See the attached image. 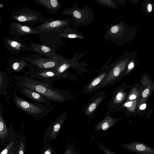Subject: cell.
Masks as SVG:
<instances>
[{"label":"cell","mask_w":154,"mask_h":154,"mask_svg":"<svg viewBox=\"0 0 154 154\" xmlns=\"http://www.w3.org/2000/svg\"><path fill=\"white\" fill-rule=\"evenodd\" d=\"M134 66V63L133 62H131L128 65V68L130 69L132 68Z\"/></svg>","instance_id":"f546056e"},{"label":"cell","mask_w":154,"mask_h":154,"mask_svg":"<svg viewBox=\"0 0 154 154\" xmlns=\"http://www.w3.org/2000/svg\"><path fill=\"white\" fill-rule=\"evenodd\" d=\"M64 154H76V152L71 147H68L66 150Z\"/></svg>","instance_id":"d6986e66"},{"label":"cell","mask_w":154,"mask_h":154,"mask_svg":"<svg viewBox=\"0 0 154 154\" xmlns=\"http://www.w3.org/2000/svg\"><path fill=\"white\" fill-rule=\"evenodd\" d=\"M83 56V53L76 52L72 59H65L63 61L60 62L55 70L58 73L63 74L67 71L68 69L71 68L75 70L79 74L81 72L82 63L79 61Z\"/></svg>","instance_id":"52a82bcc"},{"label":"cell","mask_w":154,"mask_h":154,"mask_svg":"<svg viewBox=\"0 0 154 154\" xmlns=\"http://www.w3.org/2000/svg\"><path fill=\"white\" fill-rule=\"evenodd\" d=\"M136 97V95L134 94L131 95L129 97V99L130 100H132L135 99Z\"/></svg>","instance_id":"1f68e13d"},{"label":"cell","mask_w":154,"mask_h":154,"mask_svg":"<svg viewBox=\"0 0 154 154\" xmlns=\"http://www.w3.org/2000/svg\"><path fill=\"white\" fill-rule=\"evenodd\" d=\"M0 81H1V80H0Z\"/></svg>","instance_id":"d6a6232c"},{"label":"cell","mask_w":154,"mask_h":154,"mask_svg":"<svg viewBox=\"0 0 154 154\" xmlns=\"http://www.w3.org/2000/svg\"><path fill=\"white\" fill-rule=\"evenodd\" d=\"M20 64L17 62L14 63L12 65V68L15 71H18L19 69Z\"/></svg>","instance_id":"603a6c76"},{"label":"cell","mask_w":154,"mask_h":154,"mask_svg":"<svg viewBox=\"0 0 154 154\" xmlns=\"http://www.w3.org/2000/svg\"><path fill=\"white\" fill-rule=\"evenodd\" d=\"M88 13L86 7L80 8L76 2L74 3L71 7L66 8L61 12L63 16L71 17L72 27L75 28H78L87 24L88 16Z\"/></svg>","instance_id":"277c9868"},{"label":"cell","mask_w":154,"mask_h":154,"mask_svg":"<svg viewBox=\"0 0 154 154\" xmlns=\"http://www.w3.org/2000/svg\"><path fill=\"white\" fill-rule=\"evenodd\" d=\"M149 90L148 88L144 90L142 94V97H146L149 94Z\"/></svg>","instance_id":"cb8c5ba5"},{"label":"cell","mask_w":154,"mask_h":154,"mask_svg":"<svg viewBox=\"0 0 154 154\" xmlns=\"http://www.w3.org/2000/svg\"><path fill=\"white\" fill-rule=\"evenodd\" d=\"M20 92L28 98L48 107L54 106L51 101L39 93L30 89L22 88Z\"/></svg>","instance_id":"30bf717a"},{"label":"cell","mask_w":154,"mask_h":154,"mask_svg":"<svg viewBox=\"0 0 154 154\" xmlns=\"http://www.w3.org/2000/svg\"><path fill=\"white\" fill-rule=\"evenodd\" d=\"M104 76L105 74H103L95 79L88 86L85 88L84 91H89L92 88L97 85L100 82Z\"/></svg>","instance_id":"9a60e30c"},{"label":"cell","mask_w":154,"mask_h":154,"mask_svg":"<svg viewBox=\"0 0 154 154\" xmlns=\"http://www.w3.org/2000/svg\"><path fill=\"white\" fill-rule=\"evenodd\" d=\"M58 35L61 38H84V36L78 30V28L67 27L60 32H58Z\"/></svg>","instance_id":"4fadbf2b"},{"label":"cell","mask_w":154,"mask_h":154,"mask_svg":"<svg viewBox=\"0 0 154 154\" xmlns=\"http://www.w3.org/2000/svg\"><path fill=\"white\" fill-rule=\"evenodd\" d=\"M96 107V104L94 103H91L86 109V113L91 112H93Z\"/></svg>","instance_id":"e0dca14e"},{"label":"cell","mask_w":154,"mask_h":154,"mask_svg":"<svg viewBox=\"0 0 154 154\" xmlns=\"http://www.w3.org/2000/svg\"><path fill=\"white\" fill-rule=\"evenodd\" d=\"M113 74L115 76H118L120 73V69L119 68L116 67H115L113 70Z\"/></svg>","instance_id":"7402d4cb"},{"label":"cell","mask_w":154,"mask_h":154,"mask_svg":"<svg viewBox=\"0 0 154 154\" xmlns=\"http://www.w3.org/2000/svg\"><path fill=\"white\" fill-rule=\"evenodd\" d=\"M29 61L35 68L42 70H55L60 63L38 54L33 55Z\"/></svg>","instance_id":"8992f818"},{"label":"cell","mask_w":154,"mask_h":154,"mask_svg":"<svg viewBox=\"0 0 154 154\" xmlns=\"http://www.w3.org/2000/svg\"><path fill=\"white\" fill-rule=\"evenodd\" d=\"M96 143L98 148L105 154H118L111 151L109 148L106 147L100 142L96 140Z\"/></svg>","instance_id":"2e32d148"},{"label":"cell","mask_w":154,"mask_h":154,"mask_svg":"<svg viewBox=\"0 0 154 154\" xmlns=\"http://www.w3.org/2000/svg\"><path fill=\"white\" fill-rule=\"evenodd\" d=\"M13 141L11 142L9 145L0 153V154H7L13 145Z\"/></svg>","instance_id":"ac0fdd59"},{"label":"cell","mask_w":154,"mask_h":154,"mask_svg":"<svg viewBox=\"0 0 154 154\" xmlns=\"http://www.w3.org/2000/svg\"><path fill=\"white\" fill-rule=\"evenodd\" d=\"M132 103L131 102H128L125 103V105L126 106L129 107H130L132 105Z\"/></svg>","instance_id":"83f0119b"},{"label":"cell","mask_w":154,"mask_h":154,"mask_svg":"<svg viewBox=\"0 0 154 154\" xmlns=\"http://www.w3.org/2000/svg\"><path fill=\"white\" fill-rule=\"evenodd\" d=\"M11 45L12 47L17 48H19L21 46L20 44L15 41L12 42L11 43Z\"/></svg>","instance_id":"44dd1931"},{"label":"cell","mask_w":154,"mask_h":154,"mask_svg":"<svg viewBox=\"0 0 154 154\" xmlns=\"http://www.w3.org/2000/svg\"><path fill=\"white\" fill-rule=\"evenodd\" d=\"M146 107V104H143L140 106V109L141 110H143L145 109Z\"/></svg>","instance_id":"4dcf8cb0"},{"label":"cell","mask_w":154,"mask_h":154,"mask_svg":"<svg viewBox=\"0 0 154 154\" xmlns=\"http://www.w3.org/2000/svg\"><path fill=\"white\" fill-rule=\"evenodd\" d=\"M24 146L23 143L21 142L20 143L19 149V154H24Z\"/></svg>","instance_id":"ffe728a7"},{"label":"cell","mask_w":154,"mask_h":154,"mask_svg":"<svg viewBox=\"0 0 154 154\" xmlns=\"http://www.w3.org/2000/svg\"><path fill=\"white\" fill-rule=\"evenodd\" d=\"M31 47L33 51L51 58L59 62H62L66 59L58 54L52 48L42 44L32 43Z\"/></svg>","instance_id":"ba28073f"},{"label":"cell","mask_w":154,"mask_h":154,"mask_svg":"<svg viewBox=\"0 0 154 154\" xmlns=\"http://www.w3.org/2000/svg\"><path fill=\"white\" fill-rule=\"evenodd\" d=\"M123 95L121 93H119L116 96V98L119 100H121L122 98Z\"/></svg>","instance_id":"484cf974"},{"label":"cell","mask_w":154,"mask_h":154,"mask_svg":"<svg viewBox=\"0 0 154 154\" xmlns=\"http://www.w3.org/2000/svg\"><path fill=\"white\" fill-rule=\"evenodd\" d=\"M8 133V130L5 122L0 112V137L2 139H4L7 136Z\"/></svg>","instance_id":"5bb4252c"},{"label":"cell","mask_w":154,"mask_h":154,"mask_svg":"<svg viewBox=\"0 0 154 154\" xmlns=\"http://www.w3.org/2000/svg\"><path fill=\"white\" fill-rule=\"evenodd\" d=\"M72 24L69 18H50L47 20L41 25L35 28L42 32H49L52 31L60 32L62 30Z\"/></svg>","instance_id":"5b68a950"},{"label":"cell","mask_w":154,"mask_h":154,"mask_svg":"<svg viewBox=\"0 0 154 154\" xmlns=\"http://www.w3.org/2000/svg\"><path fill=\"white\" fill-rule=\"evenodd\" d=\"M67 113L65 112L58 116L49 127L50 137L55 140L58 134L61 126L66 119Z\"/></svg>","instance_id":"8fae6325"},{"label":"cell","mask_w":154,"mask_h":154,"mask_svg":"<svg viewBox=\"0 0 154 154\" xmlns=\"http://www.w3.org/2000/svg\"><path fill=\"white\" fill-rule=\"evenodd\" d=\"M29 78L34 79L40 80L43 82L52 85L54 82L64 78L74 81H77L76 77L68 71L63 74H59L55 70H42L31 67L28 72Z\"/></svg>","instance_id":"7a4b0ae2"},{"label":"cell","mask_w":154,"mask_h":154,"mask_svg":"<svg viewBox=\"0 0 154 154\" xmlns=\"http://www.w3.org/2000/svg\"><path fill=\"white\" fill-rule=\"evenodd\" d=\"M51 152L52 149L51 148H49L45 152L44 154H51Z\"/></svg>","instance_id":"4316f807"},{"label":"cell","mask_w":154,"mask_h":154,"mask_svg":"<svg viewBox=\"0 0 154 154\" xmlns=\"http://www.w3.org/2000/svg\"><path fill=\"white\" fill-rule=\"evenodd\" d=\"M118 30V28L117 26H114L112 27L111 29V32L113 33H117Z\"/></svg>","instance_id":"d4e9b609"},{"label":"cell","mask_w":154,"mask_h":154,"mask_svg":"<svg viewBox=\"0 0 154 154\" xmlns=\"http://www.w3.org/2000/svg\"><path fill=\"white\" fill-rule=\"evenodd\" d=\"M33 1L54 14H57L61 7L60 3L58 0H34Z\"/></svg>","instance_id":"7c38bea8"},{"label":"cell","mask_w":154,"mask_h":154,"mask_svg":"<svg viewBox=\"0 0 154 154\" xmlns=\"http://www.w3.org/2000/svg\"><path fill=\"white\" fill-rule=\"evenodd\" d=\"M13 98L15 103L18 107L37 120L48 115L54 108V106L48 107L38 102L31 103L15 95Z\"/></svg>","instance_id":"3957f363"},{"label":"cell","mask_w":154,"mask_h":154,"mask_svg":"<svg viewBox=\"0 0 154 154\" xmlns=\"http://www.w3.org/2000/svg\"><path fill=\"white\" fill-rule=\"evenodd\" d=\"M22 88L32 90L50 99L51 101L61 103L75 97L69 90H62L52 85L34 79L26 76L22 79Z\"/></svg>","instance_id":"6da1fadb"},{"label":"cell","mask_w":154,"mask_h":154,"mask_svg":"<svg viewBox=\"0 0 154 154\" xmlns=\"http://www.w3.org/2000/svg\"><path fill=\"white\" fill-rule=\"evenodd\" d=\"M126 150L139 154H154V149L143 143L133 142L129 143L121 144Z\"/></svg>","instance_id":"9c48e42d"},{"label":"cell","mask_w":154,"mask_h":154,"mask_svg":"<svg viewBox=\"0 0 154 154\" xmlns=\"http://www.w3.org/2000/svg\"><path fill=\"white\" fill-rule=\"evenodd\" d=\"M152 5L150 4H149L148 5V8H147L148 11L149 12H150L152 11Z\"/></svg>","instance_id":"f1b7e54d"}]
</instances>
